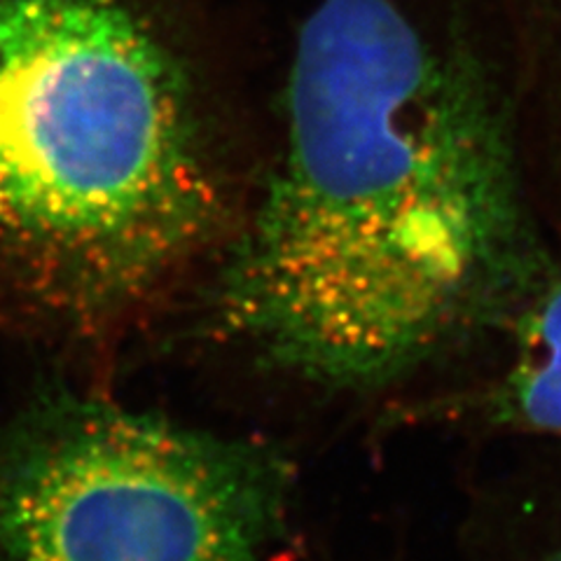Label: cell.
<instances>
[{"instance_id": "cell-2", "label": "cell", "mask_w": 561, "mask_h": 561, "mask_svg": "<svg viewBox=\"0 0 561 561\" xmlns=\"http://www.w3.org/2000/svg\"><path fill=\"white\" fill-rule=\"evenodd\" d=\"M222 192L181 59L129 0H0V253L103 313L214 234Z\"/></svg>"}, {"instance_id": "cell-3", "label": "cell", "mask_w": 561, "mask_h": 561, "mask_svg": "<svg viewBox=\"0 0 561 561\" xmlns=\"http://www.w3.org/2000/svg\"><path fill=\"white\" fill-rule=\"evenodd\" d=\"M288 491L257 443L64 400L0 456V540L10 561H260Z\"/></svg>"}, {"instance_id": "cell-5", "label": "cell", "mask_w": 561, "mask_h": 561, "mask_svg": "<svg viewBox=\"0 0 561 561\" xmlns=\"http://www.w3.org/2000/svg\"><path fill=\"white\" fill-rule=\"evenodd\" d=\"M552 561H561V550H559V552H557V557H554V559H552Z\"/></svg>"}, {"instance_id": "cell-1", "label": "cell", "mask_w": 561, "mask_h": 561, "mask_svg": "<svg viewBox=\"0 0 561 561\" xmlns=\"http://www.w3.org/2000/svg\"><path fill=\"white\" fill-rule=\"evenodd\" d=\"M499 94L396 0H321L286 140L222 276L220 319L332 391H377L542 290Z\"/></svg>"}, {"instance_id": "cell-4", "label": "cell", "mask_w": 561, "mask_h": 561, "mask_svg": "<svg viewBox=\"0 0 561 561\" xmlns=\"http://www.w3.org/2000/svg\"><path fill=\"white\" fill-rule=\"evenodd\" d=\"M522 319L503 412L524 428L561 435V280L542 288Z\"/></svg>"}]
</instances>
